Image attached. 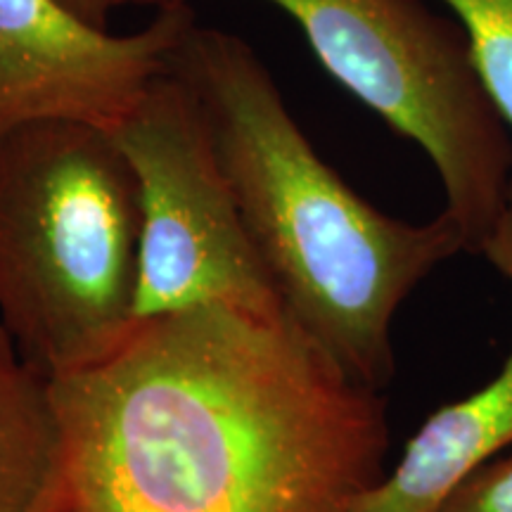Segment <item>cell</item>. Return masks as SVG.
<instances>
[{
    "label": "cell",
    "instance_id": "cell-1",
    "mask_svg": "<svg viewBox=\"0 0 512 512\" xmlns=\"http://www.w3.org/2000/svg\"><path fill=\"white\" fill-rule=\"evenodd\" d=\"M50 380L57 453L38 512H354L384 477L380 392L287 311L143 320Z\"/></svg>",
    "mask_w": 512,
    "mask_h": 512
},
{
    "label": "cell",
    "instance_id": "cell-3",
    "mask_svg": "<svg viewBox=\"0 0 512 512\" xmlns=\"http://www.w3.org/2000/svg\"><path fill=\"white\" fill-rule=\"evenodd\" d=\"M138 178L110 131L36 121L0 136V323L62 377L136 325Z\"/></svg>",
    "mask_w": 512,
    "mask_h": 512
},
{
    "label": "cell",
    "instance_id": "cell-2",
    "mask_svg": "<svg viewBox=\"0 0 512 512\" xmlns=\"http://www.w3.org/2000/svg\"><path fill=\"white\" fill-rule=\"evenodd\" d=\"M171 72L200 100L285 311L351 377L380 392L396 368V313L427 275L467 252L463 233L444 211L408 223L349 188L313 150L240 36L192 22Z\"/></svg>",
    "mask_w": 512,
    "mask_h": 512
},
{
    "label": "cell",
    "instance_id": "cell-9",
    "mask_svg": "<svg viewBox=\"0 0 512 512\" xmlns=\"http://www.w3.org/2000/svg\"><path fill=\"white\" fill-rule=\"evenodd\" d=\"M465 31L479 79L512 133V0H441Z\"/></svg>",
    "mask_w": 512,
    "mask_h": 512
},
{
    "label": "cell",
    "instance_id": "cell-8",
    "mask_svg": "<svg viewBox=\"0 0 512 512\" xmlns=\"http://www.w3.org/2000/svg\"><path fill=\"white\" fill-rule=\"evenodd\" d=\"M53 380L0 323V512H38L53 475Z\"/></svg>",
    "mask_w": 512,
    "mask_h": 512
},
{
    "label": "cell",
    "instance_id": "cell-5",
    "mask_svg": "<svg viewBox=\"0 0 512 512\" xmlns=\"http://www.w3.org/2000/svg\"><path fill=\"white\" fill-rule=\"evenodd\" d=\"M112 136L140 192L136 323L200 306L285 313L188 83L169 69Z\"/></svg>",
    "mask_w": 512,
    "mask_h": 512
},
{
    "label": "cell",
    "instance_id": "cell-6",
    "mask_svg": "<svg viewBox=\"0 0 512 512\" xmlns=\"http://www.w3.org/2000/svg\"><path fill=\"white\" fill-rule=\"evenodd\" d=\"M192 22L190 5H169L147 27L112 34L62 0H0V136L36 121L117 131Z\"/></svg>",
    "mask_w": 512,
    "mask_h": 512
},
{
    "label": "cell",
    "instance_id": "cell-4",
    "mask_svg": "<svg viewBox=\"0 0 512 512\" xmlns=\"http://www.w3.org/2000/svg\"><path fill=\"white\" fill-rule=\"evenodd\" d=\"M152 8L188 0H126ZM287 12L325 72L425 152L444 214L479 247L512 188V133L486 93L465 31L422 0H268Z\"/></svg>",
    "mask_w": 512,
    "mask_h": 512
},
{
    "label": "cell",
    "instance_id": "cell-11",
    "mask_svg": "<svg viewBox=\"0 0 512 512\" xmlns=\"http://www.w3.org/2000/svg\"><path fill=\"white\" fill-rule=\"evenodd\" d=\"M67 8H72L76 15L86 19V22L95 24V27L107 29L110 27V17L114 10L126 5V0H62Z\"/></svg>",
    "mask_w": 512,
    "mask_h": 512
},
{
    "label": "cell",
    "instance_id": "cell-7",
    "mask_svg": "<svg viewBox=\"0 0 512 512\" xmlns=\"http://www.w3.org/2000/svg\"><path fill=\"white\" fill-rule=\"evenodd\" d=\"M479 254L512 292V188ZM512 448V347L489 382L446 403L403 446L394 470L361 496L354 512H441L472 472Z\"/></svg>",
    "mask_w": 512,
    "mask_h": 512
},
{
    "label": "cell",
    "instance_id": "cell-10",
    "mask_svg": "<svg viewBox=\"0 0 512 512\" xmlns=\"http://www.w3.org/2000/svg\"><path fill=\"white\" fill-rule=\"evenodd\" d=\"M441 512H512V448L472 472Z\"/></svg>",
    "mask_w": 512,
    "mask_h": 512
}]
</instances>
